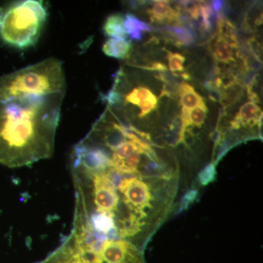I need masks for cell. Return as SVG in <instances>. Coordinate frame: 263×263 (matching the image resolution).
Here are the masks:
<instances>
[{
	"label": "cell",
	"instance_id": "obj_15",
	"mask_svg": "<svg viewBox=\"0 0 263 263\" xmlns=\"http://www.w3.org/2000/svg\"><path fill=\"white\" fill-rule=\"evenodd\" d=\"M167 59L168 62V67L171 72L178 73V72H185V67L183 63L185 62V57L179 53H174L167 51Z\"/></svg>",
	"mask_w": 263,
	"mask_h": 263
},
{
	"label": "cell",
	"instance_id": "obj_4",
	"mask_svg": "<svg viewBox=\"0 0 263 263\" xmlns=\"http://www.w3.org/2000/svg\"><path fill=\"white\" fill-rule=\"evenodd\" d=\"M81 257L87 263H146L144 251L124 240H105Z\"/></svg>",
	"mask_w": 263,
	"mask_h": 263
},
{
	"label": "cell",
	"instance_id": "obj_1",
	"mask_svg": "<svg viewBox=\"0 0 263 263\" xmlns=\"http://www.w3.org/2000/svg\"><path fill=\"white\" fill-rule=\"evenodd\" d=\"M65 95L0 102V163L21 167L51 157Z\"/></svg>",
	"mask_w": 263,
	"mask_h": 263
},
{
	"label": "cell",
	"instance_id": "obj_7",
	"mask_svg": "<svg viewBox=\"0 0 263 263\" xmlns=\"http://www.w3.org/2000/svg\"><path fill=\"white\" fill-rule=\"evenodd\" d=\"M39 263H86L81 259L68 238L44 260Z\"/></svg>",
	"mask_w": 263,
	"mask_h": 263
},
{
	"label": "cell",
	"instance_id": "obj_16",
	"mask_svg": "<svg viewBox=\"0 0 263 263\" xmlns=\"http://www.w3.org/2000/svg\"><path fill=\"white\" fill-rule=\"evenodd\" d=\"M216 176V164L210 162L200 171L197 176V182L201 186H206L213 182Z\"/></svg>",
	"mask_w": 263,
	"mask_h": 263
},
{
	"label": "cell",
	"instance_id": "obj_12",
	"mask_svg": "<svg viewBox=\"0 0 263 263\" xmlns=\"http://www.w3.org/2000/svg\"><path fill=\"white\" fill-rule=\"evenodd\" d=\"M105 35L114 39H128L124 28V17L120 13L109 15L103 25Z\"/></svg>",
	"mask_w": 263,
	"mask_h": 263
},
{
	"label": "cell",
	"instance_id": "obj_8",
	"mask_svg": "<svg viewBox=\"0 0 263 263\" xmlns=\"http://www.w3.org/2000/svg\"><path fill=\"white\" fill-rule=\"evenodd\" d=\"M216 37L212 47V53L216 62L222 64L236 63V50L221 34L216 33Z\"/></svg>",
	"mask_w": 263,
	"mask_h": 263
},
{
	"label": "cell",
	"instance_id": "obj_13",
	"mask_svg": "<svg viewBox=\"0 0 263 263\" xmlns=\"http://www.w3.org/2000/svg\"><path fill=\"white\" fill-rule=\"evenodd\" d=\"M245 88L241 83H237L230 87L221 89L222 99H221V106L228 108L233 106L235 104L239 103L245 95Z\"/></svg>",
	"mask_w": 263,
	"mask_h": 263
},
{
	"label": "cell",
	"instance_id": "obj_3",
	"mask_svg": "<svg viewBox=\"0 0 263 263\" xmlns=\"http://www.w3.org/2000/svg\"><path fill=\"white\" fill-rule=\"evenodd\" d=\"M48 17L42 1L23 0L0 8V37L18 49L34 46Z\"/></svg>",
	"mask_w": 263,
	"mask_h": 263
},
{
	"label": "cell",
	"instance_id": "obj_14",
	"mask_svg": "<svg viewBox=\"0 0 263 263\" xmlns=\"http://www.w3.org/2000/svg\"><path fill=\"white\" fill-rule=\"evenodd\" d=\"M207 114L206 105L197 107L190 110V127L201 128L206 120Z\"/></svg>",
	"mask_w": 263,
	"mask_h": 263
},
{
	"label": "cell",
	"instance_id": "obj_17",
	"mask_svg": "<svg viewBox=\"0 0 263 263\" xmlns=\"http://www.w3.org/2000/svg\"><path fill=\"white\" fill-rule=\"evenodd\" d=\"M197 197V190L196 189L194 190H190L188 193L185 194L184 197L181 199V202H180L179 210L178 211V213L183 212V211L187 209L190 206V204L193 203Z\"/></svg>",
	"mask_w": 263,
	"mask_h": 263
},
{
	"label": "cell",
	"instance_id": "obj_18",
	"mask_svg": "<svg viewBox=\"0 0 263 263\" xmlns=\"http://www.w3.org/2000/svg\"><path fill=\"white\" fill-rule=\"evenodd\" d=\"M211 5H212V8L216 12V14H220L224 9L226 3L224 1H221V0H214V1L212 2Z\"/></svg>",
	"mask_w": 263,
	"mask_h": 263
},
{
	"label": "cell",
	"instance_id": "obj_11",
	"mask_svg": "<svg viewBox=\"0 0 263 263\" xmlns=\"http://www.w3.org/2000/svg\"><path fill=\"white\" fill-rule=\"evenodd\" d=\"M124 28L127 35L136 41H141L145 32H152V26L129 13L124 16Z\"/></svg>",
	"mask_w": 263,
	"mask_h": 263
},
{
	"label": "cell",
	"instance_id": "obj_10",
	"mask_svg": "<svg viewBox=\"0 0 263 263\" xmlns=\"http://www.w3.org/2000/svg\"><path fill=\"white\" fill-rule=\"evenodd\" d=\"M179 96L181 109L191 110L199 106L206 105L201 95L198 94L192 85L182 82L179 86Z\"/></svg>",
	"mask_w": 263,
	"mask_h": 263
},
{
	"label": "cell",
	"instance_id": "obj_9",
	"mask_svg": "<svg viewBox=\"0 0 263 263\" xmlns=\"http://www.w3.org/2000/svg\"><path fill=\"white\" fill-rule=\"evenodd\" d=\"M103 51L108 57L119 60H128L133 53V43L129 39L110 38L104 43Z\"/></svg>",
	"mask_w": 263,
	"mask_h": 263
},
{
	"label": "cell",
	"instance_id": "obj_6",
	"mask_svg": "<svg viewBox=\"0 0 263 263\" xmlns=\"http://www.w3.org/2000/svg\"><path fill=\"white\" fill-rule=\"evenodd\" d=\"M157 31L162 34L164 39L167 42L176 46H190L195 44V38L187 29L177 24H167L163 27H159Z\"/></svg>",
	"mask_w": 263,
	"mask_h": 263
},
{
	"label": "cell",
	"instance_id": "obj_2",
	"mask_svg": "<svg viewBox=\"0 0 263 263\" xmlns=\"http://www.w3.org/2000/svg\"><path fill=\"white\" fill-rule=\"evenodd\" d=\"M65 91L62 62L53 57L0 77V102Z\"/></svg>",
	"mask_w": 263,
	"mask_h": 263
},
{
	"label": "cell",
	"instance_id": "obj_5",
	"mask_svg": "<svg viewBox=\"0 0 263 263\" xmlns=\"http://www.w3.org/2000/svg\"><path fill=\"white\" fill-rule=\"evenodd\" d=\"M152 22L162 24H178L179 11L173 8V4L166 0H157L152 3V7L147 9Z\"/></svg>",
	"mask_w": 263,
	"mask_h": 263
}]
</instances>
